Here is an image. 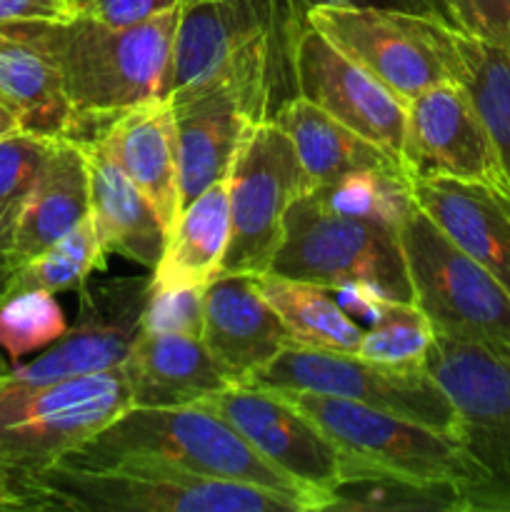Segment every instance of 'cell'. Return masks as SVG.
Masks as SVG:
<instances>
[{"label": "cell", "instance_id": "6da1fadb", "mask_svg": "<svg viewBox=\"0 0 510 512\" xmlns=\"http://www.w3.org/2000/svg\"><path fill=\"white\" fill-rule=\"evenodd\" d=\"M73 468L153 465L200 478L258 485L295 500L303 512H320L323 500L260 458L230 423L200 405L133 408L98 435L60 458Z\"/></svg>", "mask_w": 510, "mask_h": 512}, {"label": "cell", "instance_id": "7a4b0ae2", "mask_svg": "<svg viewBox=\"0 0 510 512\" xmlns=\"http://www.w3.org/2000/svg\"><path fill=\"white\" fill-rule=\"evenodd\" d=\"M180 8L183 5L128 28L80 15L15 23L58 68L75 113L73 138L85 123H110L135 105L165 98Z\"/></svg>", "mask_w": 510, "mask_h": 512}, {"label": "cell", "instance_id": "3957f363", "mask_svg": "<svg viewBox=\"0 0 510 512\" xmlns=\"http://www.w3.org/2000/svg\"><path fill=\"white\" fill-rule=\"evenodd\" d=\"M425 368L458 413V440L478 470L460 512H510V345L435 335Z\"/></svg>", "mask_w": 510, "mask_h": 512}, {"label": "cell", "instance_id": "277c9868", "mask_svg": "<svg viewBox=\"0 0 510 512\" xmlns=\"http://www.w3.org/2000/svg\"><path fill=\"white\" fill-rule=\"evenodd\" d=\"M50 510L78 512H303L268 488L200 478L153 465L73 468L53 463L33 473Z\"/></svg>", "mask_w": 510, "mask_h": 512}, {"label": "cell", "instance_id": "5b68a950", "mask_svg": "<svg viewBox=\"0 0 510 512\" xmlns=\"http://www.w3.org/2000/svg\"><path fill=\"white\" fill-rule=\"evenodd\" d=\"M305 25L363 65L403 103L460 80L458 30L440 15L375 5H315Z\"/></svg>", "mask_w": 510, "mask_h": 512}, {"label": "cell", "instance_id": "8992f818", "mask_svg": "<svg viewBox=\"0 0 510 512\" xmlns=\"http://www.w3.org/2000/svg\"><path fill=\"white\" fill-rule=\"evenodd\" d=\"M283 228L268 273L323 288L368 283L385 298L415 303L398 230L330 213L308 193L290 203Z\"/></svg>", "mask_w": 510, "mask_h": 512}, {"label": "cell", "instance_id": "52a82bcc", "mask_svg": "<svg viewBox=\"0 0 510 512\" xmlns=\"http://www.w3.org/2000/svg\"><path fill=\"white\" fill-rule=\"evenodd\" d=\"M308 415L340 450L345 463L383 470L418 483H445L460 495L478 483V470L455 435L345 398L275 390Z\"/></svg>", "mask_w": 510, "mask_h": 512}, {"label": "cell", "instance_id": "ba28073f", "mask_svg": "<svg viewBox=\"0 0 510 512\" xmlns=\"http://www.w3.org/2000/svg\"><path fill=\"white\" fill-rule=\"evenodd\" d=\"M415 305L435 335L468 343L510 345V293L423 210L398 228Z\"/></svg>", "mask_w": 510, "mask_h": 512}, {"label": "cell", "instance_id": "9c48e42d", "mask_svg": "<svg viewBox=\"0 0 510 512\" xmlns=\"http://www.w3.org/2000/svg\"><path fill=\"white\" fill-rule=\"evenodd\" d=\"M230 240L220 275L268 273L290 203L308 190L303 165L273 118L245 128L228 170Z\"/></svg>", "mask_w": 510, "mask_h": 512}, {"label": "cell", "instance_id": "30bf717a", "mask_svg": "<svg viewBox=\"0 0 510 512\" xmlns=\"http://www.w3.org/2000/svg\"><path fill=\"white\" fill-rule=\"evenodd\" d=\"M248 385L353 400L458 438V413L428 368H393L355 353L290 343Z\"/></svg>", "mask_w": 510, "mask_h": 512}, {"label": "cell", "instance_id": "8fae6325", "mask_svg": "<svg viewBox=\"0 0 510 512\" xmlns=\"http://www.w3.org/2000/svg\"><path fill=\"white\" fill-rule=\"evenodd\" d=\"M400 165L410 183L453 178L510 195L493 138L460 80L433 85L405 103Z\"/></svg>", "mask_w": 510, "mask_h": 512}, {"label": "cell", "instance_id": "7c38bea8", "mask_svg": "<svg viewBox=\"0 0 510 512\" xmlns=\"http://www.w3.org/2000/svg\"><path fill=\"white\" fill-rule=\"evenodd\" d=\"M78 320L30 363H15L3 383L45 385L123 365L143 328L148 278L88 280L80 288Z\"/></svg>", "mask_w": 510, "mask_h": 512}, {"label": "cell", "instance_id": "4fadbf2b", "mask_svg": "<svg viewBox=\"0 0 510 512\" xmlns=\"http://www.w3.org/2000/svg\"><path fill=\"white\" fill-rule=\"evenodd\" d=\"M195 405L233 425L260 458L318 495L325 508L330 488L343 475V455L333 440L283 395L258 385H233L205 395Z\"/></svg>", "mask_w": 510, "mask_h": 512}, {"label": "cell", "instance_id": "5bb4252c", "mask_svg": "<svg viewBox=\"0 0 510 512\" xmlns=\"http://www.w3.org/2000/svg\"><path fill=\"white\" fill-rule=\"evenodd\" d=\"M295 95L310 100L400 163L405 103L363 65L310 25L295 33L288 53ZM403 168V165H400Z\"/></svg>", "mask_w": 510, "mask_h": 512}, {"label": "cell", "instance_id": "9a60e30c", "mask_svg": "<svg viewBox=\"0 0 510 512\" xmlns=\"http://www.w3.org/2000/svg\"><path fill=\"white\" fill-rule=\"evenodd\" d=\"M270 95L273 90L268 88L230 83L173 105L178 120L180 210L210 185L228 178L245 128L270 118Z\"/></svg>", "mask_w": 510, "mask_h": 512}, {"label": "cell", "instance_id": "2e32d148", "mask_svg": "<svg viewBox=\"0 0 510 512\" xmlns=\"http://www.w3.org/2000/svg\"><path fill=\"white\" fill-rule=\"evenodd\" d=\"M200 340L233 385H248L293 343L283 320L265 303L255 275H218L205 288Z\"/></svg>", "mask_w": 510, "mask_h": 512}, {"label": "cell", "instance_id": "e0dca14e", "mask_svg": "<svg viewBox=\"0 0 510 512\" xmlns=\"http://www.w3.org/2000/svg\"><path fill=\"white\" fill-rule=\"evenodd\" d=\"M153 205L165 230L180 213L178 120L168 98L148 100L115 115L95 135Z\"/></svg>", "mask_w": 510, "mask_h": 512}, {"label": "cell", "instance_id": "ac0fdd59", "mask_svg": "<svg viewBox=\"0 0 510 512\" xmlns=\"http://www.w3.org/2000/svg\"><path fill=\"white\" fill-rule=\"evenodd\" d=\"M120 368L133 408H180L233 388L203 340L190 335L140 330Z\"/></svg>", "mask_w": 510, "mask_h": 512}, {"label": "cell", "instance_id": "d6986e66", "mask_svg": "<svg viewBox=\"0 0 510 512\" xmlns=\"http://www.w3.org/2000/svg\"><path fill=\"white\" fill-rule=\"evenodd\" d=\"M90 215L88 148L83 138H55L38 180L20 203L13 235L15 268L43 253Z\"/></svg>", "mask_w": 510, "mask_h": 512}, {"label": "cell", "instance_id": "ffe728a7", "mask_svg": "<svg viewBox=\"0 0 510 512\" xmlns=\"http://www.w3.org/2000/svg\"><path fill=\"white\" fill-rule=\"evenodd\" d=\"M418 208L510 293V213L495 190L453 178L413 180Z\"/></svg>", "mask_w": 510, "mask_h": 512}, {"label": "cell", "instance_id": "44dd1931", "mask_svg": "<svg viewBox=\"0 0 510 512\" xmlns=\"http://www.w3.org/2000/svg\"><path fill=\"white\" fill-rule=\"evenodd\" d=\"M90 170V218L105 255L155 268L165 248L168 230L155 215L138 185L110 158L98 138L85 140Z\"/></svg>", "mask_w": 510, "mask_h": 512}, {"label": "cell", "instance_id": "7402d4cb", "mask_svg": "<svg viewBox=\"0 0 510 512\" xmlns=\"http://www.w3.org/2000/svg\"><path fill=\"white\" fill-rule=\"evenodd\" d=\"M0 105L20 130L50 138L75 135V113L58 68L15 23L0 25Z\"/></svg>", "mask_w": 510, "mask_h": 512}, {"label": "cell", "instance_id": "603a6c76", "mask_svg": "<svg viewBox=\"0 0 510 512\" xmlns=\"http://www.w3.org/2000/svg\"><path fill=\"white\" fill-rule=\"evenodd\" d=\"M228 240V183L218 180L178 213L165 238L163 255L150 273V288L210 285L223 268Z\"/></svg>", "mask_w": 510, "mask_h": 512}, {"label": "cell", "instance_id": "cb8c5ba5", "mask_svg": "<svg viewBox=\"0 0 510 512\" xmlns=\"http://www.w3.org/2000/svg\"><path fill=\"white\" fill-rule=\"evenodd\" d=\"M270 118L293 143L308 190L358 168H400L385 150L300 95L285 100Z\"/></svg>", "mask_w": 510, "mask_h": 512}, {"label": "cell", "instance_id": "d4e9b609", "mask_svg": "<svg viewBox=\"0 0 510 512\" xmlns=\"http://www.w3.org/2000/svg\"><path fill=\"white\" fill-rule=\"evenodd\" d=\"M130 408V393L88 400L0 425V455L25 473H38L98 435Z\"/></svg>", "mask_w": 510, "mask_h": 512}, {"label": "cell", "instance_id": "484cf974", "mask_svg": "<svg viewBox=\"0 0 510 512\" xmlns=\"http://www.w3.org/2000/svg\"><path fill=\"white\" fill-rule=\"evenodd\" d=\"M255 280L260 295L283 320L293 343L338 353L358 350L365 328L340 308L333 290L275 273H260Z\"/></svg>", "mask_w": 510, "mask_h": 512}, {"label": "cell", "instance_id": "4316f807", "mask_svg": "<svg viewBox=\"0 0 510 512\" xmlns=\"http://www.w3.org/2000/svg\"><path fill=\"white\" fill-rule=\"evenodd\" d=\"M460 512V488L418 483L375 468L345 463L323 512Z\"/></svg>", "mask_w": 510, "mask_h": 512}, {"label": "cell", "instance_id": "83f0119b", "mask_svg": "<svg viewBox=\"0 0 510 512\" xmlns=\"http://www.w3.org/2000/svg\"><path fill=\"white\" fill-rule=\"evenodd\" d=\"M318 205L345 218L398 230L415 210L413 183L403 168H358L330 183L305 190Z\"/></svg>", "mask_w": 510, "mask_h": 512}, {"label": "cell", "instance_id": "f1b7e54d", "mask_svg": "<svg viewBox=\"0 0 510 512\" xmlns=\"http://www.w3.org/2000/svg\"><path fill=\"white\" fill-rule=\"evenodd\" d=\"M458 53L460 83L473 98L510 180V50L480 43L458 30Z\"/></svg>", "mask_w": 510, "mask_h": 512}, {"label": "cell", "instance_id": "f546056e", "mask_svg": "<svg viewBox=\"0 0 510 512\" xmlns=\"http://www.w3.org/2000/svg\"><path fill=\"white\" fill-rule=\"evenodd\" d=\"M105 258L108 255L103 253L95 223L88 215L58 243L15 268L8 298L15 293H25V290H48V293L80 290L95 270L105 268Z\"/></svg>", "mask_w": 510, "mask_h": 512}, {"label": "cell", "instance_id": "4dcf8cb0", "mask_svg": "<svg viewBox=\"0 0 510 512\" xmlns=\"http://www.w3.org/2000/svg\"><path fill=\"white\" fill-rule=\"evenodd\" d=\"M433 340V325L418 305L390 303L383 318L363 330L355 355L393 368H425Z\"/></svg>", "mask_w": 510, "mask_h": 512}, {"label": "cell", "instance_id": "1f68e13d", "mask_svg": "<svg viewBox=\"0 0 510 512\" xmlns=\"http://www.w3.org/2000/svg\"><path fill=\"white\" fill-rule=\"evenodd\" d=\"M65 330L63 308L48 290H25L0 303V350L13 365L53 345Z\"/></svg>", "mask_w": 510, "mask_h": 512}, {"label": "cell", "instance_id": "d6a6232c", "mask_svg": "<svg viewBox=\"0 0 510 512\" xmlns=\"http://www.w3.org/2000/svg\"><path fill=\"white\" fill-rule=\"evenodd\" d=\"M55 138L13 130L0 135V203H23L38 180Z\"/></svg>", "mask_w": 510, "mask_h": 512}, {"label": "cell", "instance_id": "836d02e7", "mask_svg": "<svg viewBox=\"0 0 510 512\" xmlns=\"http://www.w3.org/2000/svg\"><path fill=\"white\" fill-rule=\"evenodd\" d=\"M205 288L208 285H183V288H150L143 310V333H175L200 338L205 320Z\"/></svg>", "mask_w": 510, "mask_h": 512}, {"label": "cell", "instance_id": "e575fe53", "mask_svg": "<svg viewBox=\"0 0 510 512\" xmlns=\"http://www.w3.org/2000/svg\"><path fill=\"white\" fill-rule=\"evenodd\" d=\"M440 8L463 35L510 50V0H440Z\"/></svg>", "mask_w": 510, "mask_h": 512}, {"label": "cell", "instance_id": "d590c367", "mask_svg": "<svg viewBox=\"0 0 510 512\" xmlns=\"http://www.w3.org/2000/svg\"><path fill=\"white\" fill-rule=\"evenodd\" d=\"M70 3L73 13L80 18L98 20L113 28H128L150 20L163 10L178 8L183 0H70Z\"/></svg>", "mask_w": 510, "mask_h": 512}, {"label": "cell", "instance_id": "8d00e7d4", "mask_svg": "<svg viewBox=\"0 0 510 512\" xmlns=\"http://www.w3.org/2000/svg\"><path fill=\"white\" fill-rule=\"evenodd\" d=\"M0 512H50L40 495L33 473L13 465L0 455Z\"/></svg>", "mask_w": 510, "mask_h": 512}, {"label": "cell", "instance_id": "74e56055", "mask_svg": "<svg viewBox=\"0 0 510 512\" xmlns=\"http://www.w3.org/2000/svg\"><path fill=\"white\" fill-rule=\"evenodd\" d=\"M330 290H333L340 308H343L355 323L363 325V328H370V325L378 323L385 315V310H388V305L398 303V300L385 298L380 290H375L373 285L368 283H343L338 285V288Z\"/></svg>", "mask_w": 510, "mask_h": 512}, {"label": "cell", "instance_id": "f35d334b", "mask_svg": "<svg viewBox=\"0 0 510 512\" xmlns=\"http://www.w3.org/2000/svg\"><path fill=\"white\" fill-rule=\"evenodd\" d=\"M73 13L70 0H0V25L65 20Z\"/></svg>", "mask_w": 510, "mask_h": 512}, {"label": "cell", "instance_id": "ab89813d", "mask_svg": "<svg viewBox=\"0 0 510 512\" xmlns=\"http://www.w3.org/2000/svg\"><path fill=\"white\" fill-rule=\"evenodd\" d=\"M20 203H0V303L8 298L10 280L15 273L13 260V235L18 220Z\"/></svg>", "mask_w": 510, "mask_h": 512}, {"label": "cell", "instance_id": "60d3db41", "mask_svg": "<svg viewBox=\"0 0 510 512\" xmlns=\"http://www.w3.org/2000/svg\"><path fill=\"white\" fill-rule=\"evenodd\" d=\"M303 13H308L315 5H375V8H398L410 10V13H425V15H440L445 18L440 0H295ZM448 20V18H445Z\"/></svg>", "mask_w": 510, "mask_h": 512}, {"label": "cell", "instance_id": "b9f144b4", "mask_svg": "<svg viewBox=\"0 0 510 512\" xmlns=\"http://www.w3.org/2000/svg\"><path fill=\"white\" fill-rule=\"evenodd\" d=\"M13 130H20L18 120H15L13 115H10L8 110L0 105V135H8V133H13Z\"/></svg>", "mask_w": 510, "mask_h": 512}, {"label": "cell", "instance_id": "7bdbcfd3", "mask_svg": "<svg viewBox=\"0 0 510 512\" xmlns=\"http://www.w3.org/2000/svg\"><path fill=\"white\" fill-rule=\"evenodd\" d=\"M10 368H13V363H10V360H5L3 350H0V383H3V380H5V375L10 373Z\"/></svg>", "mask_w": 510, "mask_h": 512}, {"label": "cell", "instance_id": "ee69618b", "mask_svg": "<svg viewBox=\"0 0 510 512\" xmlns=\"http://www.w3.org/2000/svg\"><path fill=\"white\" fill-rule=\"evenodd\" d=\"M495 193H498V190H495ZM498 195H500V200H503V205L508 208V213H510V195H503V193H498Z\"/></svg>", "mask_w": 510, "mask_h": 512}, {"label": "cell", "instance_id": "f6af8a7d", "mask_svg": "<svg viewBox=\"0 0 510 512\" xmlns=\"http://www.w3.org/2000/svg\"><path fill=\"white\" fill-rule=\"evenodd\" d=\"M183 3H198V0H183Z\"/></svg>", "mask_w": 510, "mask_h": 512}]
</instances>
